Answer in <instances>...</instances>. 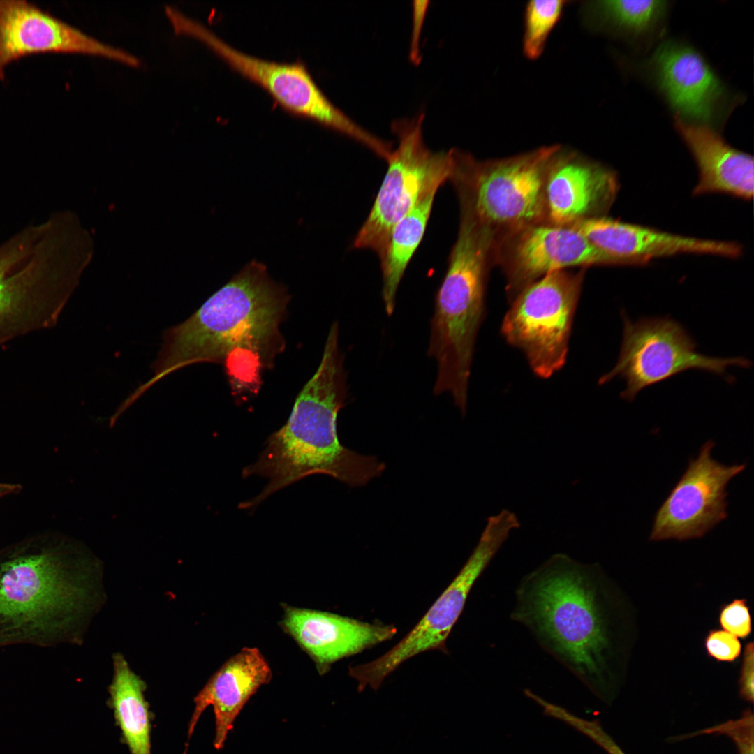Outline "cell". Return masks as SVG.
Instances as JSON below:
<instances>
[{"label": "cell", "mask_w": 754, "mask_h": 754, "mask_svg": "<svg viewBox=\"0 0 754 754\" xmlns=\"http://www.w3.org/2000/svg\"><path fill=\"white\" fill-rule=\"evenodd\" d=\"M626 607L598 563L563 553L524 575L510 613L598 698L612 702L626 670Z\"/></svg>", "instance_id": "obj_1"}, {"label": "cell", "mask_w": 754, "mask_h": 754, "mask_svg": "<svg viewBox=\"0 0 754 754\" xmlns=\"http://www.w3.org/2000/svg\"><path fill=\"white\" fill-rule=\"evenodd\" d=\"M290 298L264 264L248 263L188 318L164 332L153 376L126 403L171 373L202 362L222 364L236 387L258 389L264 370L285 348L280 326Z\"/></svg>", "instance_id": "obj_2"}, {"label": "cell", "mask_w": 754, "mask_h": 754, "mask_svg": "<svg viewBox=\"0 0 754 754\" xmlns=\"http://www.w3.org/2000/svg\"><path fill=\"white\" fill-rule=\"evenodd\" d=\"M338 324L330 327L318 367L296 397L285 424L271 434L258 460L242 476L269 479L262 491L239 504L252 509L276 491L316 473L330 475L350 487L366 485L380 475L385 464L358 454L339 441L337 419L347 397L343 357Z\"/></svg>", "instance_id": "obj_3"}, {"label": "cell", "mask_w": 754, "mask_h": 754, "mask_svg": "<svg viewBox=\"0 0 754 754\" xmlns=\"http://www.w3.org/2000/svg\"><path fill=\"white\" fill-rule=\"evenodd\" d=\"M80 546L56 531L0 548V647L75 642L85 608Z\"/></svg>", "instance_id": "obj_4"}, {"label": "cell", "mask_w": 754, "mask_h": 754, "mask_svg": "<svg viewBox=\"0 0 754 754\" xmlns=\"http://www.w3.org/2000/svg\"><path fill=\"white\" fill-rule=\"evenodd\" d=\"M73 235L56 214L0 244V345L57 324L76 283Z\"/></svg>", "instance_id": "obj_5"}, {"label": "cell", "mask_w": 754, "mask_h": 754, "mask_svg": "<svg viewBox=\"0 0 754 754\" xmlns=\"http://www.w3.org/2000/svg\"><path fill=\"white\" fill-rule=\"evenodd\" d=\"M490 244L471 233L457 237L436 297L427 353L435 358L436 395L448 392L464 415L478 330L485 316Z\"/></svg>", "instance_id": "obj_6"}, {"label": "cell", "mask_w": 754, "mask_h": 754, "mask_svg": "<svg viewBox=\"0 0 754 754\" xmlns=\"http://www.w3.org/2000/svg\"><path fill=\"white\" fill-rule=\"evenodd\" d=\"M559 151L550 146L485 162L459 151L450 180L480 221L512 232L541 223L546 216L547 170Z\"/></svg>", "instance_id": "obj_7"}, {"label": "cell", "mask_w": 754, "mask_h": 754, "mask_svg": "<svg viewBox=\"0 0 754 754\" xmlns=\"http://www.w3.org/2000/svg\"><path fill=\"white\" fill-rule=\"evenodd\" d=\"M585 269L549 273L510 302L501 327L505 341L525 356L531 370L547 378L564 365Z\"/></svg>", "instance_id": "obj_8"}, {"label": "cell", "mask_w": 754, "mask_h": 754, "mask_svg": "<svg viewBox=\"0 0 754 754\" xmlns=\"http://www.w3.org/2000/svg\"><path fill=\"white\" fill-rule=\"evenodd\" d=\"M423 114L397 120L392 128L399 144L387 161L388 168L371 209L356 235L353 246L369 249L379 256L393 227L425 195L437 192L450 180L457 151L434 152L423 140Z\"/></svg>", "instance_id": "obj_9"}, {"label": "cell", "mask_w": 754, "mask_h": 754, "mask_svg": "<svg viewBox=\"0 0 754 754\" xmlns=\"http://www.w3.org/2000/svg\"><path fill=\"white\" fill-rule=\"evenodd\" d=\"M520 523L515 513L503 509L487 518V525L471 556L457 575L415 626L380 657L349 668L360 693L369 686L379 688L383 680L409 658L429 650L446 652L445 642L460 616L477 579Z\"/></svg>", "instance_id": "obj_10"}, {"label": "cell", "mask_w": 754, "mask_h": 754, "mask_svg": "<svg viewBox=\"0 0 754 754\" xmlns=\"http://www.w3.org/2000/svg\"><path fill=\"white\" fill-rule=\"evenodd\" d=\"M175 30L177 34L202 41L232 68L267 90L290 112L343 133L380 158L387 155L390 144L362 128L333 105L302 64H279L244 54L184 15L177 20Z\"/></svg>", "instance_id": "obj_11"}, {"label": "cell", "mask_w": 754, "mask_h": 754, "mask_svg": "<svg viewBox=\"0 0 754 754\" xmlns=\"http://www.w3.org/2000/svg\"><path fill=\"white\" fill-rule=\"evenodd\" d=\"M623 340L614 367L599 379L604 384L619 376L626 380L621 397L632 401L646 387L688 369L723 375L727 367L748 368L742 357L719 358L696 351V344L685 329L668 318L630 320L625 313Z\"/></svg>", "instance_id": "obj_12"}, {"label": "cell", "mask_w": 754, "mask_h": 754, "mask_svg": "<svg viewBox=\"0 0 754 754\" xmlns=\"http://www.w3.org/2000/svg\"><path fill=\"white\" fill-rule=\"evenodd\" d=\"M644 67L675 119L682 121L717 130L739 101L703 55L681 41L662 43Z\"/></svg>", "instance_id": "obj_13"}, {"label": "cell", "mask_w": 754, "mask_h": 754, "mask_svg": "<svg viewBox=\"0 0 754 754\" xmlns=\"http://www.w3.org/2000/svg\"><path fill=\"white\" fill-rule=\"evenodd\" d=\"M705 442L656 512L649 540L700 538L727 517V487L745 464L725 465L712 457Z\"/></svg>", "instance_id": "obj_14"}, {"label": "cell", "mask_w": 754, "mask_h": 754, "mask_svg": "<svg viewBox=\"0 0 754 754\" xmlns=\"http://www.w3.org/2000/svg\"><path fill=\"white\" fill-rule=\"evenodd\" d=\"M504 253L509 302L542 276L570 267L594 265L641 266L643 259L609 254L571 226L538 223L510 232Z\"/></svg>", "instance_id": "obj_15"}, {"label": "cell", "mask_w": 754, "mask_h": 754, "mask_svg": "<svg viewBox=\"0 0 754 754\" xmlns=\"http://www.w3.org/2000/svg\"><path fill=\"white\" fill-rule=\"evenodd\" d=\"M79 53L138 66L133 55L105 45L26 0H0V81L7 66L29 55Z\"/></svg>", "instance_id": "obj_16"}, {"label": "cell", "mask_w": 754, "mask_h": 754, "mask_svg": "<svg viewBox=\"0 0 754 754\" xmlns=\"http://www.w3.org/2000/svg\"><path fill=\"white\" fill-rule=\"evenodd\" d=\"M559 151L549 163L545 183L546 216L550 223L570 226L603 216L619 191L616 174L575 155L559 156Z\"/></svg>", "instance_id": "obj_17"}, {"label": "cell", "mask_w": 754, "mask_h": 754, "mask_svg": "<svg viewBox=\"0 0 754 754\" xmlns=\"http://www.w3.org/2000/svg\"><path fill=\"white\" fill-rule=\"evenodd\" d=\"M281 626L324 674L334 662L393 637L397 628L325 612L284 605Z\"/></svg>", "instance_id": "obj_18"}, {"label": "cell", "mask_w": 754, "mask_h": 754, "mask_svg": "<svg viewBox=\"0 0 754 754\" xmlns=\"http://www.w3.org/2000/svg\"><path fill=\"white\" fill-rule=\"evenodd\" d=\"M570 226L609 254L647 261L682 253L732 258L740 256L743 251L742 246L734 242L679 235L604 216L584 219Z\"/></svg>", "instance_id": "obj_19"}, {"label": "cell", "mask_w": 754, "mask_h": 754, "mask_svg": "<svg viewBox=\"0 0 754 754\" xmlns=\"http://www.w3.org/2000/svg\"><path fill=\"white\" fill-rule=\"evenodd\" d=\"M272 677L271 668L258 649H242L212 676L194 698L188 737L191 738L206 708L212 706L215 719L213 744L216 749L222 748L244 705Z\"/></svg>", "instance_id": "obj_20"}, {"label": "cell", "mask_w": 754, "mask_h": 754, "mask_svg": "<svg viewBox=\"0 0 754 754\" xmlns=\"http://www.w3.org/2000/svg\"><path fill=\"white\" fill-rule=\"evenodd\" d=\"M675 128L691 152L699 172L693 195L726 193L744 200L753 195L754 161L736 149L717 130L675 119Z\"/></svg>", "instance_id": "obj_21"}, {"label": "cell", "mask_w": 754, "mask_h": 754, "mask_svg": "<svg viewBox=\"0 0 754 754\" xmlns=\"http://www.w3.org/2000/svg\"><path fill=\"white\" fill-rule=\"evenodd\" d=\"M114 674L109 686L116 722L130 754H151V722L144 681L120 654L113 657Z\"/></svg>", "instance_id": "obj_22"}, {"label": "cell", "mask_w": 754, "mask_h": 754, "mask_svg": "<svg viewBox=\"0 0 754 754\" xmlns=\"http://www.w3.org/2000/svg\"><path fill=\"white\" fill-rule=\"evenodd\" d=\"M436 194L434 191L423 197L397 223L378 256L383 276L382 296L388 316L394 310L399 283L423 238Z\"/></svg>", "instance_id": "obj_23"}, {"label": "cell", "mask_w": 754, "mask_h": 754, "mask_svg": "<svg viewBox=\"0 0 754 754\" xmlns=\"http://www.w3.org/2000/svg\"><path fill=\"white\" fill-rule=\"evenodd\" d=\"M668 2L660 0L602 1L596 10L601 21L620 34L640 38L653 34L663 22Z\"/></svg>", "instance_id": "obj_24"}, {"label": "cell", "mask_w": 754, "mask_h": 754, "mask_svg": "<svg viewBox=\"0 0 754 754\" xmlns=\"http://www.w3.org/2000/svg\"><path fill=\"white\" fill-rule=\"evenodd\" d=\"M565 1H532L526 6L524 51L535 59L541 55L547 37L559 20Z\"/></svg>", "instance_id": "obj_25"}, {"label": "cell", "mask_w": 754, "mask_h": 754, "mask_svg": "<svg viewBox=\"0 0 754 754\" xmlns=\"http://www.w3.org/2000/svg\"><path fill=\"white\" fill-rule=\"evenodd\" d=\"M701 734L725 735L732 741L738 754H754V715L753 711L751 709H747L737 719L729 720L678 738L683 739Z\"/></svg>", "instance_id": "obj_26"}, {"label": "cell", "mask_w": 754, "mask_h": 754, "mask_svg": "<svg viewBox=\"0 0 754 754\" xmlns=\"http://www.w3.org/2000/svg\"><path fill=\"white\" fill-rule=\"evenodd\" d=\"M719 623L725 631L741 639L751 633V616L746 599H734L720 609Z\"/></svg>", "instance_id": "obj_27"}, {"label": "cell", "mask_w": 754, "mask_h": 754, "mask_svg": "<svg viewBox=\"0 0 754 754\" xmlns=\"http://www.w3.org/2000/svg\"><path fill=\"white\" fill-rule=\"evenodd\" d=\"M704 647L708 656L718 662L733 663L741 653V644L734 635L727 631L714 629L709 631Z\"/></svg>", "instance_id": "obj_28"}, {"label": "cell", "mask_w": 754, "mask_h": 754, "mask_svg": "<svg viewBox=\"0 0 754 754\" xmlns=\"http://www.w3.org/2000/svg\"><path fill=\"white\" fill-rule=\"evenodd\" d=\"M753 650L754 646L753 642H750L746 644L741 667L740 677L739 679V695L743 700L751 703L753 702L754 698Z\"/></svg>", "instance_id": "obj_29"}, {"label": "cell", "mask_w": 754, "mask_h": 754, "mask_svg": "<svg viewBox=\"0 0 754 754\" xmlns=\"http://www.w3.org/2000/svg\"><path fill=\"white\" fill-rule=\"evenodd\" d=\"M428 4V1H415L413 5V32L409 57L414 64H418L420 61V35Z\"/></svg>", "instance_id": "obj_30"}, {"label": "cell", "mask_w": 754, "mask_h": 754, "mask_svg": "<svg viewBox=\"0 0 754 754\" xmlns=\"http://www.w3.org/2000/svg\"><path fill=\"white\" fill-rule=\"evenodd\" d=\"M588 737L608 754H627L604 730L600 723L591 727Z\"/></svg>", "instance_id": "obj_31"}, {"label": "cell", "mask_w": 754, "mask_h": 754, "mask_svg": "<svg viewBox=\"0 0 754 754\" xmlns=\"http://www.w3.org/2000/svg\"><path fill=\"white\" fill-rule=\"evenodd\" d=\"M22 485L20 483L0 481V498L7 496L17 494L22 491Z\"/></svg>", "instance_id": "obj_32"}, {"label": "cell", "mask_w": 754, "mask_h": 754, "mask_svg": "<svg viewBox=\"0 0 754 754\" xmlns=\"http://www.w3.org/2000/svg\"><path fill=\"white\" fill-rule=\"evenodd\" d=\"M187 750H188V747H187V746H186L185 749H184L182 754H187Z\"/></svg>", "instance_id": "obj_33"}]
</instances>
